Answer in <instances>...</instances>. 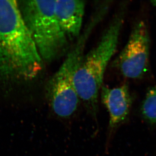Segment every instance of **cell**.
<instances>
[{
	"label": "cell",
	"mask_w": 156,
	"mask_h": 156,
	"mask_svg": "<svg viewBox=\"0 0 156 156\" xmlns=\"http://www.w3.org/2000/svg\"><path fill=\"white\" fill-rule=\"evenodd\" d=\"M85 6L83 1H56L55 15L69 41L77 40L81 35Z\"/></svg>",
	"instance_id": "52a82bcc"
},
{
	"label": "cell",
	"mask_w": 156,
	"mask_h": 156,
	"mask_svg": "<svg viewBox=\"0 0 156 156\" xmlns=\"http://www.w3.org/2000/svg\"><path fill=\"white\" fill-rule=\"evenodd\" d=\"M150 37L144 21L137 22L129 38L120 53L118 65L123 75L130 79H138L147 71L149 61Z\"/></svg>",
	"instance_id": "5b68a950"
},
{
	"label": "cell",
	"mask_w": 156,
	"mask_h": 156,
	"mask_svg": "<svg viewBox=\"0 0 156 156\" xmlns=\"http://www.w3.org/2000/svg\"><path fill=\"white\" fill-rule=\"evenodd\" d=\"M124 11L113 18L98 43L84 55L74 75V86L80 101L94 123V135L99 130L98 120V99L103 79L110 60L118 46L124 22Z\"/></svg>",
	"instance_id": "7a4b0ae2"
},
{
	"label": "cell",
	"mask_w": 156,
	"mask_h": 156,
	"mask_svg": "<svg viewBox=\"0 0 156 156\" xmlns=\"http://www.w3.org/2000/svg\"><path fill=\"white\" fill-rule=\"evenodd\" d=\"M55 0L18 1L24 21L43 62L50 63L66 52L68 37L55 12Z\"/></svg>",
	"instance_id": "277c9868"
},
{
	"label": "cell",
	"mask_w": 156,
	"mask_h": 156,
	"mask_svg": "<svg viewBox=\"0 0 156 156\" xmlns=\"http://www.w3.org/2000/svg\"><path fill=\"white\" fill-rule=\"evenodd\" d=\"M108 9L106 5L97 9L73 47L68 52L61 67L47 83L46 98L52 115L65 126H71L80 105L74 86V75L84 55L89 37L105 16Z\"/></svg>",
	"instance_id": "3957f363"
},
{
	"label": "cell",
	"mask_w": 156,
	"mask_h": 156,
	"mask_svg": "<svg viewBox=\"0 0 156 156\" xmlns=\"http://www.w3.org/2000/svg\"><path fill=\"white\" fill-rule=\"evenodd\" d=\"M141 113L147 122L156 123V86L147 93L141 106Z\"/></svg>",
	"instance_id": "ba28073f"
},
{
	"label": "cell",
	"mask_w": 156,
	"mask_h": 156,
	"mask_svg": "<svg viewBox=\"0 0 156 156\" xmlns=\"http://www.w3.org/2000/svg\"><path fill=\"white\" fill-rule=\"evenodd\" d=\"M43 63L18 1L0 0V90L11 93L19 84L34 80Z\"/></svg>",
	"instance_id": "6da1fadb"
},
{
	"label": "cell",
	"mask_w": 156,
	"mask_h": 156,
	"mask_svg": "<svg viewBox=\"0 0 156 156\" xmlns=\"http://www.w3.org/2000/svg\"><path fill=\"white\" fill-rule=\"evenodd\" d=\"M152 4L156 7V1H152Z\"/></svg>",
	"instance_id": "9c48e42d"
},
{
	"label": "cell",
	"mask_w": 156,
	"mask_h": 156,
	"mask_svg": "<svg viewBox=\"0 0 156 156\" xmlns=\"http://www.w3.org/2000/svg\"><path fill=\"white\" fill-rule=\"evenodd\" d=\"M99 95L109 117L104 144L105 154L108 155L117 132L128 118L131 108V95L127 84L115 87L103 85Z\"/></svg>",
	"instance_id": "8992f818"
}]
</instances>
